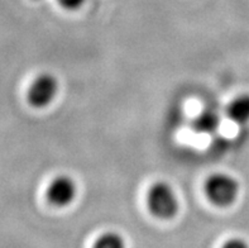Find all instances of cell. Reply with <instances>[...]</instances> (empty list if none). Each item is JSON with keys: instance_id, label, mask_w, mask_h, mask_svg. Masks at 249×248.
I'll return each mask as SVG.
<instances>
[{"instance_id": "3957f363", "label": "cell", "mask_w": 249, "mask_h": 248, "mask_svg": "<svg viewBox=\"0 0 249 248\" xmlns=\"http://www.w3.org/2000/svg\"><path fill=\"white\" fill-rule=\"evenodd\" d=\"M58 94V81L52 74L43 73L29 85L27 99L32 107L42 109L48 107Z\"/></svg>"}, {"instance_id": "277c9868", "label": "cell", "mask_w": 249, "mask_h": 248, "mask_svg": "<svg viewBox=\"0 0 249 248\" xmlns=\"http://www.w3.org/2000/svg\"><path fill=\"white\" fill-rule=\"evenodd\" d=\"M77 195V186L70 176H56L47 188V200L57 208L72 204Z\"/></svg>"}, {"instance_id": "7a4b0ae2", "label": "cell", "mask_w": 249, "mask_h": 248, "mask_svg": "<svg viewBox=\"0 0 249 248\" xmlns=\"http://www.w3.org/2000/svg\"><path fill=\"white\" fill-rule=\"evenodd\" d=\"M206 198L216 207H231L239 195V184L234 177L219 172L209 176L204 185Z\"/></svg>"}, {"instance_id": "5b68a950", "label": "cell", "mask_w": 249, "mask_h": 248, "mask_svg": "<svg viewBox=\"0 0 249 248\" xmlns=\"http://www.w3.org/2000/svg\"><path fill=\"white\" fill-rule=\"evenodd\" d=\"M227 115L231 122L239 126L249 123V93L234 97L227 107Z\"/></svg>"}, {"instance_id": "8992f818", "label": "cell", "mask_w": 249, "mask_h": 248, "mask_svg": "<svg viewBox=\"0 0 249 248\" xmlns=\"http://www.w3.org/2000/svg\"><path fill=\"white\" fill-rule=\"evenodd\" d=\"M221 118L215 110L206 109L195 116L193 120V128L195 132L201 134H212L219 128Z\"/></svg>"}, {"instance_id": "9c48e42d", "label": "cell", "mask_w": 249, "mask_h": 248, "mask_svg": "<svg viewBox=\"0 0 249 248\" xmlns=\"http://www.w3.org/2000/svg\"><path fill=\"white\" fill-rule=\"evenodd\" d=\"M221 248H249V245L243 238H231L225 241Z\"/></svg>"}, {"instance_id": "6da1fadb", "label": "cell", "mask_w": 249, "mask_h": 248, "mask_svg": "<svg viewBox=\"0 0 249 248\" xmlns=\"http://www.w3.org/2000/svg\"><path fill=\"white\" fill-rule=\"evenodd\" d=\"M147 205L152 215L162 220L172 219L180 209V201L176 192L172 186L163 181L155 182L149 188Z\"/></svg>"}, {"instance_id": "52a82bcc", "label": "cell", "mask_w": 249, "mask_h": 248, "mask_svg": "<svg viewBox=\"0 0 249 248\" xmlns=\"http://www.w3.org/2000/svg\"><path fill=\"white\" fill-rule=\"evenodd\" d=\"M92 248H126V242L122 234L109 230L95 239Z\"/></svg>"}, {"instance_id": "ba28073f", "label": "cell", "mask_w": 249, "mask_h": 248, "mask_svg": "<svg viewBox=\"0 0 249 248\" xmlns=\"http://www.w3.org/2000/svg\"><path fill=\"white\" fill-rule=\"evenodd\" d=\"M57 1H58V4L62 6L63 9L71 10V12L80 9L86 3V0H57Z\"/></svg>"}]
</instances>
